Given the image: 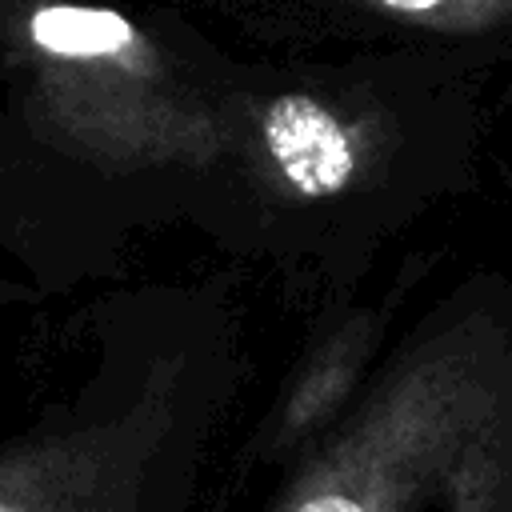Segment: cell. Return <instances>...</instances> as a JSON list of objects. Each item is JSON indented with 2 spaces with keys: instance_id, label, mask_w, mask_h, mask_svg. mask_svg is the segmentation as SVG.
<instances>
[{
  "instance_id": "obj_1",
  "label": "cell",
  "mask_w": 512,
  "mask_h": 512,
  "mask_svg": "<svg viewBox=\"0 0 512 512\" xmlns=\"http://www.w3.org/2000/svg\"><path fill=\"white\" fill-rule=\"evenodd\" d=\"M264 512H512V392L460 364L408 368Z\"/></svg>"
},
{
  "instance_id": "obj_2",
  "label": "cell",
  "mask_w": 512,
  "mask_h": 512,
  "mask_svg": "<svg viewBox=\"0 0 512 512\" xmlns=\"http://www.w3.org/2000/svg\"><path fill=\"white\" fill-rule=\"evenodd\" d=\"M196 432L160 376L76 404L0 444V512H188Z\"/></svg>"
},
{
  "instance_id": "obj_3",
  "label": "cell",
  "mask_w": 512,
  "mask_h": 512,
  "mask_svg": "<svg viewBox=\"0 0 512 512\" xmlns=\"http://www.w3.org/2000/svg\"><path fill=\"white\" fill-rule=\"evenodd\" d=\"M264 136L280 176L304 196H332L352 180L356 148L340 120L308 96H280L268 108Z\"/></svg>"
},
{
  "instance_id": "obj_4",
  "label": "cell",
  "mask_w": 512,
  "mask_h": 512,
  "mask_svg": "<svg viewBox=\"0 0 512 512\" xmlns=\"http://www.w3.org/2000/svg\"><path fill=\"white\" fill-rule=\"evenodd\" d=\"M388 8H400V12H420V8H436L444 0H384Z\"/></svg>"
}]
</instances>
